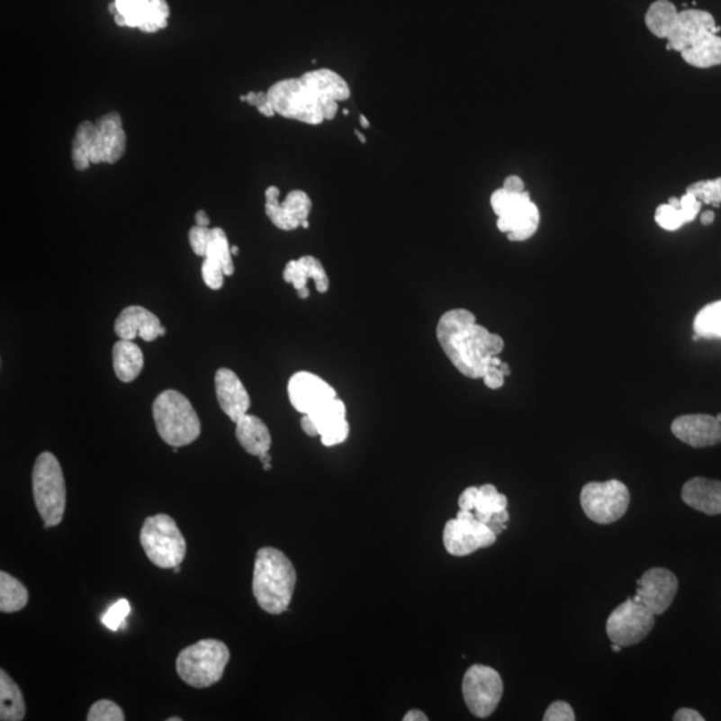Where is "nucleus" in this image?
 <instances>
[{
    "label": "nucleus",
    "mask_w": 721,
    "mask_h": 721,
    "mask_svg": "<svg viewBox=\"0 0 721 721\" xmlns=\"http://www.w3.org/2000/svg\"><path fill=\"white\" fill-rule=\"evenodd\" d=\"M438 342L453 366L472 380L485 375L491 366H501L499 355L504 339L476 322L466 309H452L437 323Z\"/></svg>",
    "instance_id": "nucleus-1"
},
{
    "label": "nucleus",
    "mask_w": 721,
    "mask_h": 721,
    "mask_svg": "<svg viewBox=\"0 0 721 721\" xmlns=\"http://www.w3.org/2000/svg\"><path fill=\"white\" fill-rule=\"evenodd\" d=\"M127 137L120 113L110 112L95 122L85 121L77 127L71 145V160L78 171L91 165L117 163L126 151Z\"/></svg>",
    "instance_id": "nucleus-2"
},
{
    "label": "nucleus",
    "mask_w": 721,
    "mask_h": 721,
    "mask_svg": "<svg viewBox=\"0 0 721 721\" xmlns=\"http://www.w3.org/2000/svg\"><path fill=\"white\" fill-rule=\"evenodd\" d=\"M297 584V572L286 554L272 546L259 549L254 561L253 593L259 607L270 615L289 608Z\"/></svg>",
    "instance_id": "nucleus-3"
},
{
    "label": "nucleus",
    "mask_w": 721,
    "mask_h": 721,
    "mask_svg": "<svg viewBox=\"0 0 721 721\" xmlns=\"http://www.w3.org/2000/svg\"><path fill=\"white\" fill-rule=\"evenodd\" d=\"M267 96L275 114L311 126L333 121L338 113V104H326L302 77L278 80L267 90Z\"/></svg>",
    "instance_id": "nucleus-4"
},
{
    "label": "nucleus",
    "mask_w": 721,
    "mask_h": 721,
    "mask_svg": "<svg viewBox=\"0 0 721 721\" xmlns=\"http://www.w3.org/2000/svg\"><path fill=\"white\" fill-rule=\"evenodd\" d=\"M153 417L160 438L170 446H186L200 437L197 411L179 392H162L154 401Z\"/></svg>",
    "instance_id": "nucleus-5"
},
{
    "label": "nucleus",
    "mask_w": 721,
    "mask_h": 721,
    "mask_svg": "<svg viewBox=\"0 0 721 721\" xmlns=\"http://www.w3.org/2000/svg\"><path fill=\"white\" fill-rule=\"evenodd\" d=\"M230 651L222 641L204 639L187 646L176 657V673L187 685L207 688L222 679Z\"/></svg>",
    "instance_id": "nucleus-6"
},
{
    "label": "nucleus",
    "mask_w": 721,
    "mask_h": 721,
    "mask_svg": "<svg viewBox=\"0 0 721 721\" xmlns=\"http://www.w3.org/2000/svg\"><path fill=\"white\" fill-rule=\"evenodd\" d=\"M32 493L44 527H58L65 516L66 482L59 461L52 453H41L35 461Z\"/></svg>",
    "instance_id": "nucleus-7"
},
{
    "label": "nucleus",
    "mask_w": 721,
    "mask_h": 721,
    "mask_svg": "<svg viewBox=\"0 0 721 721\" xmlns=\"http://www.w3.org/2000/svg\"><path fill=\"white\" fill-rule=\"evenodd\" d=\"M140 544L146 556L158 568H176L186 556V540L176 522L167 515L146 518L140 530Z\"/></svg>",
    "instance_id": "nucleus-8"
},
{
    "label": "nucleus",
    "mask_w": 721,
    "mask_h": 721,
    "mask_svg": "<svg viewBox=\"0 0 721 721\" xmlns=\"http://www.w3.org/2000/svg\"><path fill=\"white\" fill-rule=\"evenodd\" d=\"M491 209L497 215V228L513 242L532 239L540 225V212L529 193H510L499 189L491 194Z\"/></svg>",
    "instance_id": "nucleus-9"
},
{
    "label": "nucleus",
    "mask_w": 721,
    "mask_h": 721,
    "mask_svg": "<svg viewBox=\"0 0 721 721\" xmlns=\"http://www.w3.org/2000/svg\"><path fill=\"white\" fill-rule=\"evenodd\" d=\"M582 510L590 520L608 525L620 520L629 508L631 494L618 480L590 482L580 494Z\"/></svg>",
    "instance_id": "nucleus-10"
},
{
    "label": "nucleus",
    "mask_w": 721,
    "mask_h": 721,
    "mask_svg": "<svg viewBox=\"0 0 721 721\" xmlns=\"http://www.w3.org/2000/svg\"><path fill=\"white\" fill-rule=\"evenodd\" d=\"M442 538L447 554L464 557L493 545L497 535L489 525L477 520L472 510L460 509L457 518L445 524Z\"/></svg>",
    "instance_id": "nucleus-11"
},
{
    "label": "nucleus",
    "mask_w": 721,
    "mask_h": 721,
    "mask_svg": "<svg viewBox=\"0 0 721 721\" xmlns=\"http://www.w3.org/2000/svg\"><path fill=\"white\" fill-rule=\"evenodd\" d=\"M504 693L501 676L493 668L474 664L464 676L463 695L466 707L480 719L496 711Z\"/></svg>",
    "instance_id": "nucleus-12"
},
{
    "label": "nucleus",
    "mask_w": 721,
    "mask_h": 721,
    "mask_svg": "<svg viewBox=\"0 0 721 721\" xmlns=\"http://www.w3.org/2000/svg\"><path fill=\"white\" fill-rule=\"evenodd\" d=\"M653 626V613L634 598H628L608 617L607 635L612 643L624 648L645 639Z\"/></svg>",
    "instance_id": "nucleus-13"
},
{
    "label": "nucleus",
    "mask_w": 721,
    "mask_h": 721,
    "mask_svg": "<svg viewBox=\"0 0 721 721\" xmlns=\"http://www.w3.org/2000/svg\"><path fill=\"white\" fill-rule=\"evenodd\" d=\"M109 11L118 26L140 29L146 34L166 29L170 16L166 0H113Z\"/></svg>",
    "instance_id": "nucleus-14"
},
{
    "label": "nucleus",
    "mask_w": 721,
    "mask_h": 721,
    "mask_svg": "<svg viewBox=\"0 0 721 721\" xmlns=\"http://www.w3.org/2000/svg\"><path fill=\"white\" fill-rule=\"evenodd\" d=\"M280 197L281 192L277 186L267 187L265 192V212L280 230H297L303 221L309 220L313 207L311 197L302 190L287 193L284 202L280 201Z\"/></svg>",
    "instance_id": "nucleus-15"
},
{
    "label": "nucleus",
    "mask_w": 721,
    "mask_h": 721,
    "mask_svg": "<svg viewBox=\"0 0 721 721\" xmlns=\"http://www.w3.org/2000/svg\"><path fill=\"white\" fill-rule=\"evenodd\" d=\"M678 577L665 568H652L637 581L635 600L648 608L654 616L670 609L678 593Z\"/></svg>",
    "instance_id": "nucleus-16"
},
{
    "label": "nucleus",
    "mask_w": 721,
    "mask_h": 721,
    "mask_svg": "<svg viewBox=\"0 0 721 721\" xmlns=\"http://www.w3.org/2000/svg\"><path fill=\"white\" fill-rule=\"evenodd\" d=\"M287 393L293 408L302 414H311L337 399L336 391L319 375L298 372L290 378Z\"/></svg>",
    "instance_id": "nucleus-17"
},
{
    "label": "nucleus",
    "mask_w": 721,
    "mask_h": 721,
    "mask_svg": "<svg viewBox=\"0 0 721 721\" xmlns=\"http://www.w3.org/2000/svg\"><path fill=\"white\" fill-rule=\"evenodd\" d=\"M714 16L708 11L684 10L679 13L675 26L668 35V50L684 51L696 41H700L711 32H719Z\"/></svg>",
    "instance_id": "nucleus-18"
},
{
    "label": "nucleus",
    "mask_w": 721,
    "mask_h": 721,
    "mask_svg": "<svg viewBox=\"0 0 721 721\" xmlns=\"http://www.w3.org/2000/svg\"><path fill=\"white\" fill-rule=\"evenodd\" d=\"M676 438L692 447H708L721 442V424L709 414H685L671 425Z\"/></svg>",
    "instance_id": "nucleus-19"
},
{
    "label": "nucleus",
    "mask_w": 721,
    "mask_h": 721,
    "mask_svg": "<svg viewBox=\"0 0 721 721\" xmlns=\"http://www.w3.org/2000/svg\"><path fill=\"white\" fill-rule=\"evenodd\" d=\"M114 329L115 334L127 341L140 337L145 341L151 342L166 334V329L158 317L142 306H129L122 311L115 320Z\"/></svg>",
    "instance_id": "nucleus-20"
},
{
    "label": "nucleus",
    "mask_w": 721,
    "mask_h": 721,
    "mask_svg": "<svg viewBox=\"0 0 721 721\" xmlns=\"http://www.w3.org/2000/svg\"><path fill=\"white\" fill-rule=\"evenodd\" d=\"M215 393L223 413L233 422H239L248 414L250 408V396L239 375L230 369L218 370L215 374Z\"/></svg>",
    "instance_id": "nucleus-21"
},
{
    "label": "nucleus",
    "mask_w": 721,
    "mask_h": 721,
    "mask_svg": "<svg viewBox=\"0 0 721 721\" xmlns=\"http://www.w3.org/2000/svg\"><path fill=\"white\" fill-rule=\"evenodd\" d=\"M309 416L316 422L320 442L325 446H336L349 437L350 427L347 419V406L338 397Z\"/></svg>",
    "instance_id": "nucleus-22"
},
{
    "label": "nucleus",
    "mask_w": 721,
    "mask_h": 721,
    "mask_svg": "<svg viewBox=\"0 0 721 721\" xmlns=\"http://www.w3.org/2000/svg\"><path fill=\"white\" fill-rule=\"evenodd\" d=\"M458 507L460 509L472 510L477 520L488 525L493 516L507 509L508 499L497 491L496 486L485 483L480 488H466L458 499Z\"/></svg>",
    "instance_id": "nucleus-23"
},
{
    "label": "nucleus",
    "mask_w": 721,
    "mask_h": 721,
    "mask_svg": "<svg viewBox=\"0 0 721 721\" xmlns=\"http://www.w3.org/2000/svg\"><path fill=\"white\" fill-rule=\"evenodd\" d=\"M681 499L688 507L708 516L721 515V481L695 477L684 483Z\"/></svg>",
    "instance_id": "nucleus-24"
},
{
    "label": "nucleus",
    "mask_w": 721,
    "mask_h": 721,
    "mask_svg": "<svg viewBox=\"0 0 721 721\" xmlns=\"http://www.w3.org/2000/svg\"><path fill=\"white\" fill-rule=\"evenodd\" d=\"M284 280L292 284L297 292L308 287L309 280L316 282L317 292L326 293L329 290L328 273L323 269L319 258L313 256H303L293 259L284 270Z\"/></svg>",
    "instance_id": "nucleus-25"
},
{
    "label": "nucleus",
    "mask_w": 721,
    "mask_h": 721,
    "mask_svg": "<svg viewBox=\"0 0 721 721\" xmlns=\"http://www.w3.org/2000/svg\"><path fill=\"white\" fill-rule=\"evenodd\" d=\"M236 437L240 446L251 455H265L272 447L269 428L258 417L246 414L237 422Z\"/></svg>",
    "instance_id": "nucleus-26"
},
{
    "label": "nucleus",
    "mask_w": 721,
    "mask_h": 721,
    "mask_svg": "<svg viewBox=\"0 0 721 721\" xmlns=\"http://www.w3.org/2000/svg\"><path fill=\"white\" fill-rule=\"evenodd\" d=\"M301 77L317 91L326 104L347 101L352 95V91L344 77L330 68L308 71Z\"/></svg>",
    "instance_id": "nucleus-27"
},
{
    "label": "nucleus",
    "mask_w": 721,
    "mask_h": 721,
    "mask_svg": "<svg viewBox=\"0 0 721 721\" xmlns=\"http://www.w3.org/2000/svg\"><path fill=\"white\" fill-rule=\"evenodd\" d=\"M113 362L115 374L122 383H131L142 372L145 358L134 341L120 339L113 347Z\"/></svg>",
    "instance_id": "nucleus-28"
},
{
    "label": "nucleus",
    "mask_w": 721,
    "mask_h": 721,
    "mask_svg": "<svg viewBox=\"0 0 721 721\" xmlns=\"http://www.w3.org/2000/svg\"><path fill=\"white\" fill-rule=\"evenodd\" d=\"M682 59L696 68H709L721 65V37L716 32L706 35L689 49L680 52Z\"/></svg>",
    "instance_id": "nucleus-29"
},
{
    "label": "nucleus",
    "mask_w": 721,
    "mask_h": 721,
    "mask_svg": "<svg viewBox=\"0 0 721 721\" xmlns=\"http://www.w3.org/2000/svg\"><path fill=\"white\" fill-rule=\"evenodd\" d=\"M26 716V704L21 688L0 671V720L21 721Z\"/></svg>",
    "instance_id": "nucleus-30"
},
{
    "label": "nucleus",
    "mask_w": 721,
    "mask_h": 721,
    "mask_svg": "<svg viewBox=\"0 0 721 721\" xmlns=\"http://www.w3.org/2000/svg\"><path fill=\"white\" fill-rule=\"evenodd\" d=\"M203 258V264L223 270L225 275L230 277L234 275L233 253L223 229H210L209 242Z\"/></svg>",
    "instance_id": "nucleus-31"
},
{
    "label": "nucleus",
    "mask_w": 721,
    "mask_h": 721,
    "mask_svg": "<svg viewBox=\"0 0 721 721\" xmlns=\"http://www.w3.org/2000/svg\"><path fill=\"white\" fill-rule=\"evenodd\" d=\"M679 11L670 0H656L649 5L645 15V24L649 32L657 38L667 40L675 26Z\"/></svg>",
    "instance_id": "nucleus-32"
},
{
    "label": "nucleus",
    "mask_w": 721,
    "mask_h": 721,
    "mask_svg": "<svg viewBox=\"0 0 721 721\" xmlns=\"http://www.w3.org/2000/svg\"><path fill=\"white\" fill-rule=\"evenodd\" d=\"M29 602L27 588L11 574L0 572V610L15 613L23 609Z\"/></svg>",
    "instance_id": "nucleus-33"
},
{
    "label": "nucleus",
    "mask_w": 721,
    "mask_h": 721,
    "mask_svg": "<svg viewBox=\"0 0 721 721\" xmlns=\"http://www.w3.org/2000/svg\"><path fill=\"white\" fill-rule=\"evenodd\" d=\"M693 341L698 338L721 339V301L704 306L693 320Z\"/></svg>",
    "instance_id": "nucleus-34"
},
{
    "label": "nucleus",
    "mask_w": 721,
    "mask_h": 721,
    "mask_svg": "<svg viewBox=\"0 0 721 721\" xmlns=\"http://www.w3.org/2000/svg\"><path fill=\"white\" fill-rule=\"evenodd\" d=\"M657 225L667 231H676L689 223L687 214L681 209L680 198H670L668 203L660 204L654 214Z\"/></svg>",
    "instance_id": "nucleus-35"
},
{
    "label": "nucleus",
    "mask_w": 721,
    "mask_h": 721,
    "mask_svg": "<svg viewBox=\"0 0 721 721\" xmlns=\"http://www.w3.org/2000/svg\"><path fill=\"white\" fill-rule=\"evenodd\" d=\"M687 193L695 195L701 203L720 206L721 176L716 179H708V181L695 182L688 187Z\"/></svg>",
    "instance_id": "nucleus-36"
},
{
    "label": "nucleus",
    "mask_w": 721,
    "mask_h": 721,
    "mask_svg": "<svg viewBox=\"0 0 721 721\" xmlns=\"http://www.w3.org/2000/svg\"><path fill=\"white\" fill-rule=\"evenodd\" d=\"M123 711L121 707L112 700H99L91 706L88 711V721H124Z\"/></svg>",
    "instance_id": "nucleus-37"
},
{
    "label": "nucleus",
    "mask_w": 721,
    "mask_h": 721,
    "mask_svg": "<svg viewBox=\"0 0 721 721\" xmlns=\"http://www.w3.org/2000/svg\"><path fill=\"white\" fill-rule=\"evenodd\" d=\"M131 612L130 602L126 599H121L114 605L109 608L106 613L102 616V624L110 631L117 632L122 624L126 620L127 616Z\"/></svg>",
    "instance_id": "nucleus-38"
},
{
    "label": "nucleus",
    "mask_w": 721,
    "mask_h": 721,
    "mask_svg": "<svg viewBox=\"0 0 721 721\" xmlns=\"http://www.w3.org/2000/svg\"><path fill=\"white\" fill-rule=\"evenodd\" d=\"M210 229L203 226H193L189 231V242L195 256L204 257L207 242H209Z\"/></svg>",
    "instance_id": "nucleus-39"
},
{
    "label": "nucleus",
    "mask_w": 721,
    "mask_h": 721,
    "mask_svg": "<svg viewBox=\"0 0 721 721\" xmlns=\"http://www.w3.org/2000/svg\"><path fill=\"white\" fill-rule=\"evenodd\" d=\"M545 721H573L576 720L573 709L565 701H554L544 714Z\"/></svg>",
    "instance_id": "nucleus-40"
},
{
    "label": "nucleus",
    "mask_w": 721,
    "mask_h": 721,
    "mask_svg": "<svg viewBox=\"0 0 721 721\" xmlns=\"http://www.w3.org/2000/svg\"><path fill=\"white\" fill-rule=\"evenodd\" d=\"M483 383L491 391L502 388L505 383V374L500 366H491L482 377Z\"/></svg>",
    "instance_id": "nucleus-41"
},
{
    "label": "nucleus",
    "mask_w": 721,
    "mask_h": 721,
    "mask_svg": "<svg viewBox=\"0 0 721 721\" xmlns=\"http://www.w3.org/2000/svg\"><path fill=\"white\" fill-rule=\"evenodd\" d=\"M502 189H505L507 192L510 193H524L525 185L520 176H509L507 179H505L504 185H502Z\"/></svg>",
    "instance_id": "nucleus-42"
},
{
    "label": "nucleus",
    "mask_w": 721,
    "mask_h": 721,
    "mask_svg": "<svg viewBox=\"0 0 721 721\" xmlns=\"http://www.w3.org/2000/svg\"><path fill=\"white\" fill-rule=\"evenodd\" d=\"M675 721H703L704 717L692 708H680L673 716Z\"/></svg>",
    "instance_id": "nucleus-43"
},
{
    "label": "nucleus",
    "mask_w": 721,
    "mask_h": 721,
    "mask_svg": "<svg viewBox=\"0 0 721 721\" xmlns=\"http://www.w3.org/2000/svg\"><path fill=\"white\" fill-rule=\"evenodd\" d=\"M301 428H302L303 432L311 436V437H317V436H320L316 422H314V419H311L309 414H303L302 419H301Z\"/></svg>",
    "instance_id": "nucleus-44"
},
{
    "label": "nucleus",
    "mask_w": 721,
    "mask_h": 721,
    "mask_svg": "<svg viewBox=\"0 0 721 721\" xmlns=\"http://www.w3.org/2000/svg\"><path fill=\"white\" fill-rule=\"evenodd\" d=\"M427 715L424 714L422 711H419V709H411L409 711L408 714L403 716V721H428Z\"/></svg>",
    "instance_id": "nucleus-45"
},
{
    "label": "nucleus",
    "mask_w": 721,
    "mask_h": 721,
    "mask_svg": "<svg viewBox=\"0 0 721 721\" xmlns=\"http://www.w3.org/2000/svg\"><path fill=\"white\" fill-rule=\"evenodd\" d=\"M195 223H197L198 226H203V228H209L210 218L209 215L206 214V212H203V210H200V212H195Z\"/></svg>",
    "instance_id": "nucleus-46"
},
{
    "label": "nucleus",
    "mask_w": 721,
    "mask_h": 721,
    "mask_svg": "<svg viewBox=\"0 0 721 721\" xmlns=\"http://www.w3.org/2000/svg\"><path fill=\"white\" fill-rule=\"evenodd\" d=\"M714 221L715 212H712V210H707V212H704L703 214H701V223H703L704 226L712 225Z\"/></svg>",
    "instance_id": "nucleus-47"
},
{
    "label": "nucleus",
    "mask_w": 721,
    "mask_h": 721,
    "mask_svg": "<svg viewBox=\"0 0 721 721\" xmlns=\"http://www.w3.org/2000/svg\"><path fill=\"white\" fill-rule=\"evenodd\" d=\"M360 124L362 129H369L370 127V122L367 121L366 117H365V115L362 114L360 115Z\"/></svg>",
    "instance_id": "nucleus-48"
},
{
    "label": "nucleus",
    "mask_w": 721,
    "mask_h": 721,
    "mask_svg": "<svg viewBox=\"0 0 721 721\" xmlns=\"http://www.w3.org/2000/svg\"><path fill=\"white\" fill-rule=\"evenodd\" d=\"M309 294H311V292H309L308 287H306V289H302V290H300V292H298V295H300V298H302V300H305V298H308Z\"/></svg>",
    "instance_id": "nucleus-49"
},
{
    "label": "nucleus",
    "mask_w": 721,
    "mask_h": 721,
    "mask_svg": "<svg viewBox=\"0 0 721 721\" xmlns=\"http://www.w3.org/2000/svg\"><path fill=\"white\" fill-rule=\"evenodd\" d=\"M355 134H356V137H357L358 140H361V143H364V145H365V143H366V138H365V135L362 134V132L358 131V130H355Z\"/></svg>",
    "instance_id": "nucleus-50"
},
{
    "label": "nucleus",
    "mask_w": 721,
    "mask_h": 721,
    "mask_svg": "<svg viewBox=\"0 0 721 721\" xmlns=\"http://www.w3.org/2000/svg\"><path fill=\"white\" fill-rule=\"evenodd\" d=\"M610 648H612L613 652H620L621 648H623V646L618 645V644L612 643V646H610Z\"/></svg>",
    "instance_id": "nucleus-51"
},
{
    "label": "nucleus",
    "mask_w": 721,
    "mask_h": 721,
    "mask_svg": "<svg viewBox=\"0 0 721 721\" xmlns=\"http://www.w3.org/2000/svg\"><path fill=\"white\" fill-rule=\"evenodd\" d=\"M239 248H237V246H231V253H233V256H237V254H239Z\"/></svg>",
    "instance_id": "nucleus-52"
},
{
    "label": "nucleus",
    "mask_w": 721,
    "mask_h": 721,
    "mask_svg": "<svg viewBox=\"0 0 721 721\" xmlns=\"http://www.w3.org/2000/svg\"><path fill=\"white\" fill-rule=\"evenodd\" d=\"M309 226H311V225H309V220H306V221H303L302 225H301V228L309 229Z\"/></svg>",
    "instance_id": "nucleus-53"
},
{
    "label": "nucleus",
    "mask_w": 721,
    "mask_h": 721,
    "mask_svg": "<svg viewBox=\"0 0 721 721\" xmlns=\"http://www.w3.org/2000/svg\"><path fill=\"white\" fill-rule=\"evenodd\" d=\"M173 572L174 573H179V572H181V566H176V568H173Z\"/></svg>",
    "instance_id": "nucleus-54"
},
{
    "label": "nucleus",
    "mask_w": 721,
    "mask_h": 721,
    "mask_svg": "<svg viewBox=\"0 0 721 721\" xmlns=\"http://www.w3.org/2000/svg\"><path fill=\"white\" fill-rule=\"evenodd\" d=\"M168 721H181L179 717H171V719H167Z\"/></svg>",
    "instance_id": "nucleus-55"
},
{
    "label": "nucleus",
    "mask_w": 721,
    "mask_h": 721,
    "mask_svg": "<svg viewBox=\"0 0 721 721\" xmlns=\"http://www.w3.org/2000/svg\"><path fill=\"white\" fill-rule=\"evenodd\" d=\"M716 419H717V421H719L720 424H721V413L717 414Z\"/></svg>",
    "instance_id": "nucleus-56"
},
{
    "label": "nucleus",
    "mask_w": 721,
    "mask_h": 721,
    "mask_svg": "<svg viewBox=\"0 0 721 721\" xmlns=\"http://www.w3.org/2000/svg\"><path fill=\"white\" fill-rule=\"evenodd\" d=\"M347 114H349V112H347V109H345V110H344V115H347Z\"/></svg>",
    "instance_id": "nucleus-57"
}]
</instances>
